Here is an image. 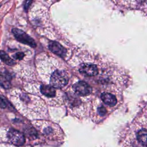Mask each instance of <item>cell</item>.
<instances>
[{
  "label": "cell",
  "instance_id": "277c9868",
  "mask_svg": "<svg viewBox=\"0 0 147 147\" xmlns=\"http://www.w3.org/2000/svg\"><path fill=\"white\" fill-rule=\"evenodd\" d=\"M41 95L48 99V100H54L55 97L57 96L58 92H60L59 89L56 88L50 84H41L39 87Z\"/></svg>",
  "mask_w": 147,
  "mask_h": 147
},
{
  "label": "cell",
  "instance_id": "52a82bcc",
  "mask_svg": "<svg viewBox=\"0 0 147 147\" xmlns=\"http://www.w3.org/2000/svg\"><path fill=\"white\" fill-rule=\"evenodd\" d=\"M1 58L2 60L7 65H13L14 64H15V61L10 59L8 55L3 51H1Z\"/></svg>",
  "mask_w": 147,
  "mask_h": 147
},
{
  "label": "cell",
  "instance_id": "5b68a950",
  "mask_svg": "<svg viewBox=\"0 0 147 147\" xmlns=\"http://www.w3.org/2000/svg\"><path fill=\"white\" fill-rule=\"evenodd\" d=\"M49 49L55 54L60 56L62 58L65 57L67 51L64 47L61 45L56 41H51L48 45Z\"/></svg>",
  "mask_w": 147,
  "mask_h": 147
},
{
  "label": "cell",
  "instance_id": "6da1fadb",
  "mask_svg": "<svg viewBox=\"0 0 147 147\" xmlns=\"http://www.w3.org/2000/svg\"><path fill=\"white\" fill-rule=\"evenodd\" d=\"M44 58L48 66L45 64L48 69L43 72L42 74H45V76L42 75V79L48 82L49 84L56 88L65 87L69 83L70 76L65 67L53 57L45 56Z\"/></svg>",
  "mask_w": 147,
  "mask_h": 147
},
{
  "label": "cell",
  "instance_id": "7a4b0ae2",
  "mask_svg": "<svg viewBox=\"0 0 147 147\" xmlns=\"http://www.w3.org/2000/svg\"><path fill=\"white\" fill-rule=\"evenodd\" d=\"M8 141L16 146H22L25 142V137L23 133L14 129H10L6 133Z\"/></svg>",
  "mask_w": 147,
  "mask_h": 147
},
{
  "label": "cell",
  "instance_id": "3957f363",
  "mask_svg": "<svg viewBox=\"0 0 147 147\" xmlns=\"http://www.w3.org/2000/svg\"><path fill=\"white\" fill-rule=\"evenodd\" d=\"M11 32L16 39L20 42L28 45L31 47H36V43L34 40L22 30L17 28H13L12 29Z\"/></svg>",
  "mask_w": 147,
  "mask_h": 147
},
{
  "label": "cell",
  "instance_id": "8992f818",
  "mask_svg": "<svg viewBox=\"0 0 147 147\" xmlns=\"http://www.w3.org/2000/svg\"><path fill=\"white\" fill-rule=\"evenodd\" d=\"M136 138L141 145L147 146V129H142L138 130L136 134Z\"/></svg>",
  "mask_w": 147,
  "mask_h": 147
},
{
  "label": "cell",
  "instance_id": "ba28073f",
  "mask_svg": "<svg viewBox=\"0 0 147 147\" xmlns=\"http://www.w3.org/2000/svg\"><path fill=\"white\" fill-rule=\"evenodd\" d=\"M33 0H25V3H24V9L25 10H28L29 6H30V5L32 3Z\"/></svg>",
  "mask_w": 147,
  "mask_h": 147
}]
</instances>
